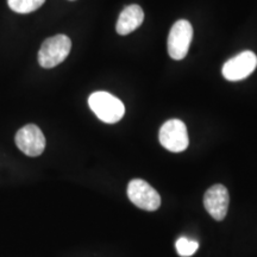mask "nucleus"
Here are the masks:
<instances>
[{
	"label": "nucleus",
	"instance_id": "nucleus-2",
	"mask_svg": "<svg viewBox=\"0 0 257 257\" xmlns=\"http://www.w3.org/2000/svg\"><path fill=\"white\" fill-rule=\"evenodd\" d=\"M72 49V41L66 35L47 38L38 51V62L43 68H54L62 63Z\"/></svg>",
	"mask_w": 257,
	"mask_h": 257
},
{
	"label": "nucleus",
	"instance_id": "nucleus-4",
	"mask_svg": "<svg viewBox=\"0 0 257 257\" xmlns=\"http://www.w3.org/2000/svg\"><path fill=\"white\" fill-rule=\"evenodd\" d=\"M193 40V28L186 19H180L170 29L168 54L173 60H182L187 55Z\"/></svg>",
	"mask_w": 257,
	"mask_h": 257
},
{
	"label": "nucleus",
	"instance_id": "nucleus-9",
	"mask_svg": "<svg viewBox=\"0 0 257 257\" xmlns=\"http://www.w3.org/2000/svg\"><path fill=\"white\" fill-rule=\"evenodd\" d=\"M144 21V12L141 6L130 5L126 6L118 18L115 30L120 36H126V35L134 32L142 25Z\"/></svg>",
	"mask_w": 257,
	"mask_h": 257
},
{
	"label": "nucleus",
	"instance_id": "nucleus-5",
	"mask_svg": "<svg viewBox=\"0 0 257 257\" xmlns=\"http://www.w3.org/2000/svg\"><path fill=\"white\" fill-rule=\"evenodd\" d=\"M127 197L141 210L156 211L161 206L160 194L144 180H131L127 186Z\"/></svg>",
	"mask_w": 257,
	"mask_h": 257
},
{
	"label": "nucleus",
	"instance_id": "nucleus-11",
	"mask_svg": "<svg viewBox=\"0 0 257 257\" xmlns=\"http://www.w3.org/2000/svg\"><path fill=\"white\" fill-rule=\"evenodd\" d=\"M175 245L176 251H178L179 255L182 257L192 256L199 248V243L197 240H189L186 238V237H181V238L176 240Z\"/></svg>",
	"mask_w": 257,
	"mask_h": 257
},
{
	"label": "nucleus",
	"instance_id": "nucleus-8",
	"mask_svg": "<svg viewBox=\"0 0 257 257\" xmlns=\"http://www.w3.org/2000/svg\"><path fill=\"white\" fill-rule=\"evenodd\" d=\"M230 195L225 186L214 185L207 189L204 197V205L210 216L216 220H223L229 210Z\"/></svg>",
	"mask_w": 257,
	"mask_h": 257
},
{
	"label": "nucleus",
	"instance_id": "nucleus-7",
	"mask_svg": "<svg viewBox=\"0 0 257 257\" xmlns=\"http://www.w3.org/2000/svg\"><path fill=\"white\" fill-rule=\"evenodd\" d=\"M16 144L25 155L40 156L46 149V137L41 128L35 124L25 125L16 134Z\"/></svg>",
	"mask_w": 257,
	"mask_h": 257
},
{
	"label": "nucleus",
	"instance_id": "nucleus-6",
	"mask_svg": "<svg viewBox=\"0 0 257 257\" xmlns=\"http://www.w3.org/2000/svg\"><path fill=\"white\" fill-rule=\"evenodd\" d=\"M257 67V56L253 51L245 50L227 62L221 69L223 76L229 81H240L246 79Z\"/></svg>",
	"mask_w": 257,
	"mask_h": 257
},
{
	"label": "nucleus",
	"instance_id": "nucleus-1",
	"mask_svg": "<svg viewBox=\"0 0 257 257\" xmlns=\"http://www.w3.org/2000/svg\"><path fill=\"white\" fill-rule=\"evenodd\" d=\"M88 105L96 117L107 124H114L124 117L125 107L120 99L107 92H94L89 95Z\"/></svg>",
	"mask_w": 257,
	"mask_h": 257
},
{
	"label": "nucleus",
	"instance_id": "nucleus-10",
	"mask_svg": "<svg viewBox=\"0 0 257 257\" xmlns=\"http://www.w3.org/2000/svg\"><path fill=\"white\" fill-rule=\"evenodd\" d=\"M44 2L46 0H8V4L17 14H30L40 9Z\"/></svg>",
	"mask_w": 257,
	"mask_h": 257
},
{
	"label": "nucleus",
	"instance_id": "nucleus-3",
	"mask_svg": "<svg viewBox=\"0 0 257 257\" xmlns=\"http://www.w3.org/2000/svg\"><path fill=\"white\" fill-rule=\"evenodd\" d=\"M159 138L161 146L172 153L184 152L189 144L187 127L180 119L166 121L160 128Z\"/></svg>",
	"mask_w": 257,
	"mask_h": 257
}]
</instances>
